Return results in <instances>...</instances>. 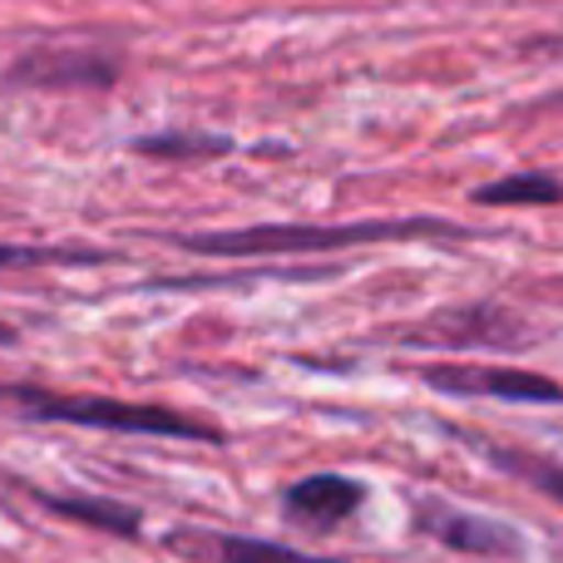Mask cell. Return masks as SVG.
Listing matches in <instances>:
<instances>
[{
	"label": "cell",
	"mask_w": 563,
	"mask_h": 563,
	"mask_svg": "<svg viewBox=\"0 0 563 563\" xmlns=\"http://www.w3.org/2000/svg\"><path fill=\"white\" fill-rule=\"evenodd\" d=\"M410 238H470V228L445 218H366V223H257L223 233H178L174 243L198 257H291L336 253L366 243H410Z\"/></svg>",
	"instance_id": "obj_1"
},
{
	"label": "cell",
	"mask_w": 563,
	"mask_h": 563,
	"mask_svg": "<svg viewBox=\"0 0 563 563\" xmlns=\"http://www.w3.org/2000/svg\"><path fill=\"white\" fill-rule=\"evenodd\" d=\"M0 406L30 420H59V426H95V430H129V435H164V440H208L218 445V430L203 420H188L168 406L144 400H109V396H59L40 386H0Z\"/></svg>",
	"instance_id": "obj_2"
},
{
	"label": "cell",
	"mask_w": 563,
	"mask_h": 563,
	"mask_svg": "<svg viewBox=\"0 0 563 563\" xmlns=\"http://www.w3.org/2000/svg\"><path fill=\"white\" fill-rule=\"evenodd\" d=\"M430 390L445 396H495V400H519V406H563V386L539 371H515V366H426L420 371Z\"/></svg>",
	"instance_id": "obj_3"
},
{
	"label": "cell",
	"mask_w": 563,
	"mask_h": 563,
	"mask_svg": "<svg viewBox=\"0 0 563 563\" xmlns=\"http://www.w3.org/2000/svg\"><path fill=\"white\" fill-rule=\"evenodd\" d=\"M5 79L25 89H109L119 79V59L104 55V49L49 45V49L20 55Z\"/></svg>",
	"instance_id": "obj_4"
},
{
	"label": "cell",
	"mask_w": 563,
	"mask_h": 563,
	"mask_svg": "<svg viewBox=\"0 0 563 563\" xmlns=\"http://www.w3.org/2000/svg\"><path fill=\"white\" fill-rule=\"evenodd\" d=\"M416 529L435 544L455 549V554H475V559H509L519 554V534L499 519L485 515H465V509H450L440 499H420L416 505Z\"/></svg>",
	"instance_id": "obj_5"
},
{
	"label": "cell",
	"mask_w": 563,
	"mask_h": 563,
	"mask_svg": "<svg viewBox=\"0 0 563 563\" xmlns=\"http://www.w3.org/2000/svg\"><path fill=\"white\" fill-rule=\"evenodd\" d=\"M529 331L519 327V317L499 307H460V311H440L426 327L406 331L410 346H515Z\"/></svg>",
	"instance_id": "obj_6"
},
{
	"label": "cell",
	"mask_w": 563,
	"mask_h": 563,
	"mask_svg": "<svg viewBox=\"0 0 563 563\" xmlns=\"http://www.w3.org/2000/svg\"><path fill=\"white\" fill-rule=\"evenodd\" d=\"M361 505H366V489L346 475H307L282 495V509H287L297 525H311V529H336L341 519H351Z\"/></svg>",
	"instance_id": "obj_7"
},
{
	"label": "cell",
	"mask_w": 563,
	"mask_h": 563,
	"mask_svg": "<svg viewBox=\"0 0 563 563\" xmlns=\"http://www.w3.org/2000/svg\"><path fill=\"white\" fill-rule=\"evenodd\" d=\"M470 198H475V203H485V208H554V203H563V178L529 168V174L495 178V184L475 188Z\"/></svg>",
	"instance_id": "obj_8"
},
{
	"label": "cell",
	"mask_w": 563,
	"mask_h": 563,
	"mask_svg": "<svg viewBox=\"0 0 563 563\" xmlns=\"http://www.w3.org/2000/svg\"><path fill=\"white\" fill-rule=\"evenodd\" d=\"M45 499V509H55V515L75 519V525H95V529H109V534H139V509L129 505H114V499H65V495H40Z\"/></svg>",
	"instance_id": "obj_9"
},
{
	"label": "cell",
	"mask_w": 563,
	"mask_h": 563,
	"mask_svg": "<svg viewBox=\"0 0 563 563\" xmlns=\"http://www.w3.org/2000/svg\"><path fill=\"white\" fill-rule=\"evenodd\" d=\"M208 549H213V563H341V559H311L301 549L273 544V539H247V534H213Z\"/></svg>",
	"instance_id": "obj_10"
},
{
	"label": "cell",
	"mask_w": 563,
	"mask_h": 563,
	"mask_svg": "<svg viewBox=\"0 0 563 563\" xmlns=\"http://www.w3.org/2000/svg\"><path fill=\"white\" fill-rule=\"evenodd\" d=\"M485 455L495 460L499 470L519 475L525 485H534L539 495L563 499V465H554V460H539V455H529V450H505V445H485Z\"/></svg>",
	"instance_id": "obj_11"
},
{
	"label": "cell",
	"mask_w": 563,
	"mask_h": 563,
	"mask_svg": "<svg viewBox=\"0 0 563 563\" xmlns=\"http://www.w3.org/2000/svg\"><path fill=\"white\" fill-rule=\"evenodd\" d=\"M139 154L154 158H208V154H228V139H203V134H154L139 139Z\"/></svg>",
	"instance_id": "obj_12"
},
{
	"label": "cell",
	"mask_w": 563,
	"mask_h": 563,
	"mask_svg": "<svg viewBox=\"0 0 563 563\" xmlns=\"http://www.w3.org/2000/svg\"><path fill=\"white\" fill-rule=\"evenodd\" d=\"M45 263H104V253H79V247H10V243H0V267H45Z\"/></svg>",
	"instance_id": "obj_13"
},
{
	"label": "cell",
	"mask_w": 563,
	"mask_h": 563,
	"mask_svg": "<svg viewBox=\"0 0 563 563\" xmlns=\"http://www.w3.org/2000/svg\"><path fill=\"white\" fill-rule=\"evenodd\" d=\"M10 341H15V327H5V321H0V346H10Z\"/></svg>",
	"instance_id": "obj_14"
},
{
	"label": "cell",
	"mask_w": 563,
	"mask_h": 563,
	"mask_svg": "<svg viewBox=\"0 0 563 563\" xmlns=\"http://www.w3.org/2000/svg\"><path fill=\"white\" fill-rule=\"evenodd\" d=\"M549 45V55H563V40H544Z\"/></svg>",
	"instance_id": "obj_15"
}]
</instances>
